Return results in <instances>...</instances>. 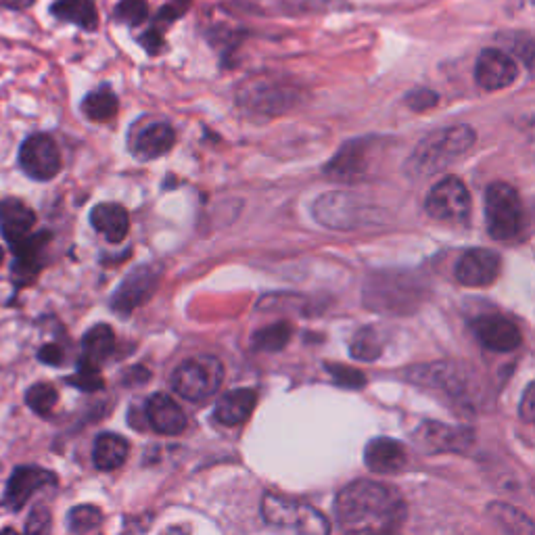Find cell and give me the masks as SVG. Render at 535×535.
<instances>
[{
  "instance_id": "6da1fadb",
  "label": "cell",
  "mask_w": 535,
  "mask_h": 535,
  "mask_svg": "<svg viewBox=\"0 0 535 535\" xmlns=\"http://www.w3.org/2000/svg\"><path fill=\"white\" fill-rule=\"evenodd\" d=\"M335 517L343 531L389 533L406 521V504L393 487L360 479L337 494Z\"/></svg>"
},
{
  "instance_id": "7a4b0ae2",
  "label": "cell",
  "mask_w": 535,
  "mask_h": 535,
  "mask_svg": "<svg viewBox=\"0 0 535 535\" xmlns=\"http://www.w3.org/2000/svg\"><path fill=\"white\" fill-rule=\"evenodd\" d=\"M475 138V130L464 124L431 132L418 143L406 161L408 176L414 180H423L444 172L473 149Z\"/></svg>"
},
{
  "instance_id": "3957f363",
  "label": "cell",
  "mask_w": 535,
  "mask_h": 535,
  "mask_svg": "<svg viewBox=\"0 0 535 535\" xmlns=\"http://www.w3.org/2000/svg\"><path fill=\"white\" fill-rule=\"evenodd\" d=\"M487 232L496 241H515L527 226V214L519 193L506 182H494L485 191Z\"/></svg>"
},
{
  "instance_id": "277c9868",
  "label": "cell",
  "mask_w": 535,
  "mask_h": 535,
  "mask_svg": "<svg viewBox=\"0 0 535 535\" xmlns=\"http://www.w3.org/2000/svg\"><path fill=\"white\" fill-rule=\"evenodd\" d=\"M224 383V366L214 356H195L182 362L172 375V387L189 402L214 398Z\"/></svg>"
},
{
  "instance_id": "5b68a950",
  "label": "cell",
  "mask_w": 535,
  "mask_h": 535,
  "mask_svg": "<svg viewBox=\"0 0 535 535\" xmlns=\"http://www.w3.org/2000/svg\"><path fill=\"white\" fill-rule=\"evenodd\" d=\"M427 214L448 226H467L471 222V193L456 176L439 180L427 195Z\"/></svg>"
},
{
  "instance_id": "8992f818",
  "label": "cell",
  "mask_w": 535,
  "mask_h": 535,
  "mask_svg": "<svg viewBox=\"0 0 535 535\" xmlns=\"http://www.w3.org/2000/svg\"><path fill=\"white\" fill-rule=\"evenodd\" d=\"M262 517L274 527L297 529L304 533H329L331 525L308 504L268 494L262 502Z\"/></svg>"
},
{
  "instance_id": "52a82bcc",
  "label": "cell",
  "mask_w": 535,
  "mask_h": 535,
  "mask_svg": "<svg viewBox=\"0 0 535 535\" xmlns=\"http://www.w3.org/2000/svg\"><path fill=\"white\" fill-rule=\"evenodd\" d=\"M19 168L32 180L46 182L61 172V151L49 134H32L19 147Z\"/></svg>"
},
{
  "instance_id": "ba28073f",
  "label": "cell",
  "mask_w": 535,
  "mask_h": 535,
  "mask_svg": "<svg viewBox=\"0 0 535 535\" xmlns=\"http://www.w3.org/2000/svg\"><path fill=\"white\" fill-rule=\"evenodd\" d=\"M314 218L327 228L352 230L364 224V207L358 197L343 191L324 193L314 203Z\"/></svg>"
},
{
  "instance_id": "9c48e42d",
  "label": "cell",
  "mask_w": 535,
  "mask_h": 535,
  "mask_svg": "<svg viewBox=\"0 0 535 535\" xmlns=\"http://www.w3.org/2000/svg\"><path fill=\"white\" fill-rule=\"evenodd\" d=\"M159 278H161V270L155 266H141L132 270L122 281L120 289L115 291L111 299V308L115 312L128 316L138 306H143L145 301L151 299V295L159 287Z\"/></svg>"
},
{
  "instance_id": "30bf717a",
  "label": "cell",
  "mask_w": 535,
  "mask_h": 535,
  "mask_svg": "<svg viewBox=\"0 0 535 535\" xmlns=\"http://www.w3.org/2000/svg\"><path fill=\"white\" fill-rule=\"evenodd\" d=\"M502 260L492 249H471L456 264V278L464 287H490L500 276Z\"/></svg>"
},
{
  "instance_id": "8fae6325",
  "label": "cell",
  "mask_w": 535,
  "mask_h": 535,
  "mask_svg": "<svg viewBox=\"0 0 535 535\" xmlns=\"http://www.w3.org/2000/svg\"><path fill=\"white\" fill-rule=\"evenodd\" d=\"M519 76L515 59L498 51L487 49L479 55L475 65V80L483 90H502L513 84Z\"/></svg>"
},
{
  "instance_id": "7c38bea8",
  "label": "cell",
  "mask_w": 535,
  "mask_h": 535,
  "mask_svg": "<svg viewBox=\"0 0 535 535\" xmlns=\"http://www.w3.org/2000/svg\"><path fill=\"white\" fill-rule=\"evenodd\" d=\"M477 339L492 352H515L521 345V331L513 320L504 316H481L473 322Z\"/></svg>"
},
{
  "instance_id": "4fadbf2b",
  "label": "cell",
  "mask_w": 535,
  "mask_h": 535,
  "mask_svg": "<svg viewBox=\"0 0 535 535\" xmlns=\"http://www.w3.org/2000/svg\"><path fill=\"white\" fill-rule=\"evenodd\" d=\"M57 475L40 467H17L9 479L5 502L13 510H21L26 502L46 485H55Z\"/></svg>"
},
{
  "instance_id": "5bb4252c",
  "label": "cell",
  "mask_w": 535,
  "mask_h": 535,
  "mask_svg": "<svg viewBox=\"0 0 535 535\" xmlns=\"http://www.w3.org/2000/svg\"><path fill=\"white\" fill-rule=\"evenodd\" d=\"M36 224L34 209L17 197H0V235L9 245L26 239Z\"/></svg>"
},
{
  "instance_id": "9a60e30c",
  "label": "cell",
  "mask_w": 535,
  "mask_h": 535,
  "mask_svg": "<svg viewBox=\"0 0 535 535\" xmlns=\"http://www.w3.org/2000/svg\"><path fill=\"white\" fill-rule=\"evenodd\" d=\"M471 431L456 429L441 423H427L416 431V444H421L427 454L458 452L469 446Z\"/></svg>"
},
{
  "instance_id": "2e32d148",
  "label": "cell",
  "mask_w": 535,
  "mask_h": 535,
  "mask_svg": "<svg viewBox=\"0 0 535 535\" xmlns=\"http://www.w3.org/2000/svg\"><path fill=\"white\" fill-rule=\"evenodd\" d=\"M408 460L406 448L400 441L389 439V437H377L368 441L366 452H364V462L370 471L375 473H400L404 469V464Z\"/></svg>"
},
{
  "instance_id": "e0dca14e",
  "label": "cell",
  "mask_w": 535,
  "mask_h": 535,
  "mask_svg": "<svg viewBox=\"0 0 535 535\" xmlns=\"http://www.w3.org/2000/svg\"><path fill=\"white\" fill-rule=\"evenodd\" d=\"M147 421L161 435H178L186 427V414L170 395L155 393L147 402Z\"/></svg>"
},
{
  "instance_id": "ac0fdd59",
  "label": "cell",
  "mask_w": 535,
  "mask_h": 535,
  "mask_svg": "<svg viewBox=\"0 0 535 535\" xmlns=\"http://www.w3.org/2000/svg\"><path fill=\"white\" fill-rule=\"evenodd\" d=\"M368 145H370L368 138L345 145L339 151V155L327 166V174L343 182H354V180L364 178L368 172V164H366Z\"/></svg>"
},
{
  "instance_id": "d6986e66",
  "label": "cell",
  "mask_w": 535,
  "mask_h": 535,
  "mask_svg": "<svg viewBox=\"0 0 535 535\" xmlns=\"http://www.w3.org/2000/svg\"><path fill=\"white\" fill-rule=\"evenodd\" d=\"M90 224L109 243H122L130 230V216L118 203H101L90 212Z\"/></svg>"
},
{
  "instance_id": "ffe728a7",
  "label": "cell",
  "mask_w": 535,
  "mask_h": 535,
  "mask_svg": "<svg viewBox=\"0 0 535 535\" xmlns=\"http://www.w3.org/2000/svg\"><path fill=\"white\" fill-rule=\"evenodd\" d=\"M176 145V132L170 124L157 122L147 126L134 141V155L143 161L164 157Z\"/></svg>"
},
{
  "instance_id": "44dd1931",
  "label": "cell",
  "mask_w": 535,
  "mask_h": 535,
  "mask_svg": "<svg viewBox=\"0 0 535 535\" xmlns=\"http://www.w3.org/2000/svg\"><path fill=\"white\" fill-rule=\"evenodd\" d=\"M255 400H258V395H255L253 389L228 391L226 395H222L216 406L218 423L226 427H235V425L245 423L255 408Z\"/></svg>"
},
{
  "instance_id": "7402d4cb",
  "label": "cell",
  "mask_w": 535,
  "mask_h": 535,
  "mask_svg": "<svg viewBox=\"0 0 535 535\" xmlns=\"http://www.w3.org/2000/svg\"><path fill=\"white\" fill-rule=\"evenodd\" d=\"M115 352V335L107 324L92 327L82 339V358L80 364L99 368L105 360H109Z\"/></svg>"
},
{
  "instance_id": "603a6c76",
  "label": "cell",
  "mask_w": 535,
  "mask_h": 535,
  "mask_svg": "<svg viewBox=\"0 0 535 535\" xmlns=\"http://www.w3.org/2000/svg\"><path fill=\"white\" fill-rule=\"evenodd\" d=\"M130 446L128 441L118 433H101L92 450V460L99 471H115L128 460Z\"/></svg>"
},
{
  "instance_id": "cb8c5ba5",
  "label": "cell",
  "mask_w": 535,
  "mask_h": 535,
  "mask_svg": "<svg viewBox=\"0 0 535 535\" xmlns=\"http://www.w3.org/2000/svg\"><path fill=\"white\" fill-rule=\"evenodd\" d=\"M53 15L61 21L76 23L84 30H95L99 23V15L90 0H57L53 5Z\"/></svg>"
},
{
  "instance_id": "d4e9b609",
  "label": "cell",
  "mask_w": 535,
  "mask_h": 535,
  "mask_svg": "<svg viewBox=\"0 0 535 535\" xmlns=\"http://www.w3.org/2000/svg\"><path fill=\"white\" fill-rule=\"evenodd\" d=\"M408 379H412L418 385L437 387V389H450V391L456 389V385H460L458 372L454 370V366L444 364V362L429 364V366H414L412 372L408 375Z\"/></svg>"
},
{
  "instance_id": "484cf974",
  "label": "cell",
  "mask_w": 535,
  "mask_h": 535,
  "mask_svg": "<svg viewBox=\"0 0 535 535\" xmlns=\"http://www.w3.org/2000/svg\"><path fill=\"white\" fill-rule=\"evenodd\" d=\"M118 97L113 95V90L103 86L99 90H92L90 95L82 101V113L90 122H109L118 113Z\"/></svg>"
},
{
  "instance_id": "4316f807",
  "label": "cell",
  "mask_w": 535,
  "mask_h": 535,
  "mask_svg": "<svg viewBox=\"0 0 535 535\" xmlns=\"http://www.w3.org/2000/svg\"><path fill=\"white\" fill-rule=\"evenodd\" d=\"M487 515H490V519L494 523H498V527L504 531L525 533V535L533 533V523L523 513H519L517 508L508 506V504H502V502L492 504L490 508H487Z\"/></svg>"
},
{
  "instance_id": "83f0119b",
  "label": "cell",
  "mask_w": 535,
  "mask_h": 535,
  "mask_svg": "<svg viewBox=\"0 0 535 535\" xmlns=\"http://www.w3.org/2000/svg\"><path fill=\"white\" fill-rule=\"evenodd\" d=\"M291 324L289 322H276L268 329H262L253 337V347L262 352H281L285 345L291 341Z\"/></svg>"
},
{
  "instance_id": "f1b7e54d",
  "label": "cell",
  "mask_w": 535,
  "mask_h": 535,
  "mask_svg": "<svg viewBox=\"0 0 535 535\" xmlns=\"http://www.w3.org/2000/svg\"><path fill=\"white\" fill-rule=\"evenodd\" d=\"M103 523V513L101 508L92 504H82L69 510L67 515V529L72 533H90L99 529Z\"/></svg>"
},
{
  "instance_id": "f546056e",
  "label": "cell",
  "mask_w": 535,
  "mask_h": 535,
  "mask_svg": "<svg viewBox=\"0 0 535 535\" xmlns=\"http://www.w3.org/2000/svg\"><path fill=\"white\" fill-rule=\"evenodd\" d=\"M59 402V393L51 383H36L26 393V404L38 416H49Z\"/></svg>"
},
{
  "instance_id": "4dcf8cb0",
  "label": "cell",
  "mask_w": 535,
  "mask_h": 535,
  "mask_svg": "<svg viewBox=\"0 0 535 535\" xmlns=\"http://www.w3.org/2000/svg\"><path fill=\"white\" fill-rule=\"evenodd\" d=\"M352 356L360 362H372L377 360L383 352V345H381V339L377 335L375 329H362L356 337H354V343H352Z\"/></svg>"
},
{
  "instance_id": "1f68e13d",
  "label": "cell",
  "mask_w": 535,
  "mask_h": 535,
  "mask_svg": "<svg viewBox=\"0 0 535 535\" xmlns=\"http://www.w3.org/2000/svg\"><path fill=\"white\" fill-rule=\"evenodd\" d=\"M69 383H72L78 389H82V391H97V389L103 387V377H101L99 368L80 364L76 375L69 377Z\"/></svg>"
},
{
  "instance_id": "d6a6232c",
  "label": "cell",
  "mask_w": 535,
  "mask_h": 535,
  "mask_svg": "<svg viewBox=\"0 0 535 535\" xmlns=\"http://www.w3.org/2000/svg\"><path fill=\"white\" fill-rule=\"evenodd\" d=\"M327 370L333 375L335 383L339 387H347V389H362L366 385V379L360 370H352V368H345L341 364H327Z\"/></svg>"
},
{
  "instance_id": "836d02e7",
  "label": "cell",
  "mask_w": 535,
  "mask_h": 535,
  "mask_svg": "<svg viewBox=\"0 0 535 535\" xmlns=\"http://www.w3.org/2000/svg\"><path fill=\"white\" fill-rule=\"evenodd\" d=\"M115 15L136 26V23H141L147 17V3L145 0H122L118 9H115Z\"/></svg>"
},
{
  "instance_id": "e575fe53",
  "label": "cell",
  "mask_w": 535,
  "mask_h": 535,
  "mask_svg": "<svg viewBox=\"0 0 535 535\" xmlns=\"http://www.w3.org/2000/svg\"><path fill=\"white\" fill-rule=\"evenodd\" d=\"M46 531H51V513L49 508L36 506L26 523V533H46Z\"/></svg>"
},
{
  "instance_id": "d590c367",
  "label": "cell",
  "mask_w": 535,
  "mask_h": 535,
  "mask_svg": "<svg viewBox=\"0 0 535 535\" xmlns=\"http://www.w3.org/2000/svg\"><path fill=\"white\" fill-rule=\"evenodd\" d=\"M533 393H535V385L529 383L525 387V391H523V402L519 406V414L523 416L525 423H531L535 418V398H533Z\"/></svg>"
},
{
  "instance_id": "8d00e7d4",
  "label": "cell",
  "mask_w": 535,
  "mask_h": 535,
  "mask_svg": "<svg viewBox=\"0 0 535 535\" xmlns=\"http://www.w3.org/2000/svg\"><path fill=\"white\" fill-rule=\"evenodd\" d=\"M38 360L42 364H49V366H59L63 362V350L57 343H49V345H42L40 352H38Z\"/></svg>"
},
{
  "instance_id": "74e56055",
  "label": "cell",
  "mask_w": 535,
  "mask_h": 535,
  "mask_svg": "<svg viewBox=\"0 0 535 535\" xmlns=\"http://www.w3.org/2000/svg\"><path fill=\"white\" fill-rule=\"evenodd\" d=\"M435 103H437V95H433V92H429V90L414 92V95L408 97V105H410L414 111H425V109L433 107Z\"/></svg>"
},
{
  "instance_id": "f35d334b",
  "label": "cell",
  "mask_w": 535,
  "mask_h": 535,
  "mask_svg": "<svg viewBox=\"0 0 535 535\" xmlns=\"http://www.w3.org/2000/svg\"><path fill=\"white\" fill-rule=\"evenodd\" d=\"M34 3V0H0V7L7 9H26Z\"/></svg>"
},
{
  "instance_id": "ab89813d",
  "label": "cell",
  "mask_w": 535,
  "mask_h": 535,
  "mask_svg": "<svg viewBox=\"0 0 535 535\" xmlns=\"http://www.w3.org/2000/svg\"><path fill=\"white\" fill-rule=\"evenodd\" d=\"M3 262H5V249L0 247V264H3Z\"/></svg>"
}]
</instances>
